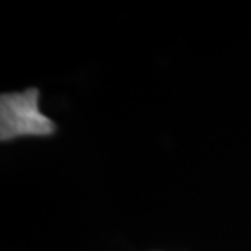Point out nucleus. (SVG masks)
Wrapping results in <instances>:
<instances>
[{"label": "nucleus", "mask_w": 251, "mask_h": 251, "mask_svg": "<svg viewBox=\"0 0 251 251\" xmlns=\"http://www.w3.org/2000/svg\"><path fill=\"white\" fill-rule=\"evenodd\" d=\"M39 90L28 88L22 93L0 97V140L7 142L22 135H51L56 124L38 108Z\"/></svg>", "instance_id": "obj_1"}]
</instances>
